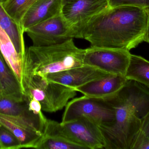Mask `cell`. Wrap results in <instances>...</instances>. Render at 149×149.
I'll return each mask as SVG.
<instances>
[{"mask_svg": "<svg viewBox=\"0 0 149 149\" xmlns=\"http://www.w3.org/2000/svg\"><path fill=\"white\" fill-rule=\"evenodd\" d=\"M148 22L145 8L109 7L89 22L82 38L89 42L91 46L130 50L144 41Z\"/></svg>", "mask_w": 149, "mask_h": 149, "instance_id": "cell-1", "label": "cell"}, {"mask_svg": "<svg viewBox=\"0 0 149 149\" xmlns=\"http://www.w3.org/2000/svg\"><path fill=\"white\" fill-rule=\"evenodd\" d=\"M104 99L115 111L112 124L100 127L104 149H133L141 131V120L149 113V88L127 80L120 91Z\"/></svg>", "mask_w": 149, "mask_h": 149, "instance_id": "cell-2", "label": "cell"}, {"mask_svg": "<svg viewBox=\"0 0 149 149\" xmlns=\"http://www.w3.org/2000/svg\"><path fill=\"white\" fill-rule=\"evenodd\" d=\"M85 49L78 48L71 38L62 43L26 49L23 68L46 75L83 65Z\"/></svg>", "mask_w": 149, "mask_h": 149, "instance_id": "cell-3", "label": "cell"}, {"mask_svg": "<svg viewBox=\"0 0 149 149\" xmlns=\"http://www.w3.org/2000/svg\"><path fill=\"white\" fill-rule=\"evenodd\" d=\"M22 87L24 94L38 101L42 110L55 113L63 109L75 97L72 87L48 80L43 75L35 74L23 68Z\"/></svg>", "mask_w": 149, "mask_h": 149, "instance_id": "cell-4", "label": "cell"}, {"mask_svg": "<svg viewBox=\"0 0 149 149\" xmlns=\"http://www.w3.org/2000/svg\"><path fill=\"white\" fill-rule=\"evenodd\" d=\"M43 134L63 137L84 149H104V139L100 127L86 118L65 123L47 119Z\"/></svg>", "mask_w": 149, "mask_h": 149, "instance_id": "cell-5", "label": "cell"}, {"mask_svg": "<svg viewBox=\"0 0 149 149\" xmlns=\"http://www.w3.org/2000/svg\"><path fill=\"white\" fill-rule=\"evenodd\" d=\"M80 118H86L98 126L111 125L115 120L113 108L104 98L84 96L68 102L62 118V123Z\"/></svg>", "mask_w": 149, "mask_h": 149, "instance_id": "cell-6", "label": "cell"}, {"mask_svg": "<svg viewBox=\"0 0 149 149\" xmlns=\"http://www.w3.org/2000/svg\"><path fill=\"white\" fill-rule=\"evenodd\" d=\"M130 55V50L126 49L91 46L85 49L83 65L125 77Z\"/></svg>", "mask_w": 149, "mask_h": 149, "instance_id": "cell-7", "label": "cell"}, {"mask_svg": "<svg viewBox=\"0 0 149 149\" xmlns=\"http://www.w3.org/2000/svg\"><path fill=\"white\" fill-rule=\"evenodd\" d=\"M109 8L108 0H74L63 6L62 14L71 29L73 38H82L89 22Z\"/></svg>", "mask_w": 149, "mask_h": 149, "instance_id": "cell-8", "label": "cell"}, {"mask_svg": "<svg viewBox=\"0 0 149 149\" xmlns=\"http://www.w3.org/2000/svg\"><path fill=\"white\" fill-rule=\"evenodd\" d=\"M31 39L33 46H50L62 43L73 35L70 26L62 14L33 25L25 31Z\"/></svg>", "mask_w": 149, "mask_h": 149, "instance_id": "cell-9", "label": "cell"}, {"mask_svg": "<svg viewBox=\"0 0 149 149\" xmlns=\"http://www.w3.org/2000/svg\"><path fill=\"white\" fill-rule=\"evenodd\" d=\"M0 113L23 119L42 133L47 120L43 114H38L30 109L24 95L21 98L0 95Z\"/></svg>", "mask_w": 149, "mask_h": 149, "instance_id": "cell-10", "label": "cell"}, {"mask_svg": "<svg viewBox=\"0 0 149 149\" xmlns=\"http://www.w3.org/2000/svg\"><path fill=\"white\" fill-rule=\"evenodd\" d=\"M96 67L83 65L69 70L43 75L48 80L74 88L109 75Z\"/></svg>", "mask_w": 149, "mask_h": 149, "instance_id": "cell-11", "label": "cell"}, {"mask_svg": "<svg viewBox=\"0 0 149 149\" xmlns=\"http://www.w3.org/2000/svg\"><path fill=\"white\" fill-rule=\"evenodd\" d=\"M125 76L109 74L103 78L92 80L74 88L84 95L95 98H105L116 93L126 84Z\"/></svg>", "mask_w": 149, "mask_h": 149, "instance_id": "cell-12", "label": "cell"}, {"mask_svg": "<svg viewBox=\"0 0 149 149\" xmlns=\"http://www.w3.org/2000/svg\"><path fill=\"white\" fill-rule=\"evenodd\" d=\"M0 123L10 130L18 139L22 148L36 149L42 136L26 121L18 117L0 113Z\"/></svg>", "mask_w": 149, "mask_h": 149, "instance_id": "cell-13", "label": "cell"}, {"mask_svg": "<svg viewBox=\"0 0 149 149\" xmlns=\"http://www.w3.org/2000/svg\"><path fill=\"white\" fill-rule=\"evenodd\" d=\"M63 7L62 0H37L24 14L20 25L25 32L28 28L60 14Z\"/></svg>", "mask_w": 149, "mask_h": 149, "instance_id": "cell-14", "label": "cell"}, {"mask_svg": "<svg viewBox=\"0 0 149 149\" xmlns=\"http://www.w3.org/2000/svg\"><path fill=\"white\" fill-rule=\"evenodd\" d=\"M0 52L21 84L24 57L18 54L9 37L1 27Z\"/></svg>", "mask_w": 149, "mask_h": 149, "instance_id": "cell-15", "label": "cell"}, {"mask_svg": "<svg viewBox=\"0 0 149 149\" xmlns=\"http://www.w3.org/2000/svg\"><path fill=\"white\" fill-rule=\"evenodd\" d=\"M0 27L8 34L18 54L24 57L25 49L24 33L21 25L15 21L0 3Z\"/></svg>", "mask_w": 149, "mask_h": 149, "instance_id": "cell-16", "label": "cell"}, {"mask_svg": "<svg viewBox=\"0 0 149 149\" xmlns=\"http://www.w3.org/2000/svg\"><path fill=\"white\" fill-rule=\"evenodd\" d=\"M0 85L2 95L15 98L24 96L20 81L0 52Z\"/></svg>", "mask_w": 149, "mask_h": 149, "instance_id": "cell-17", "label": "cell"}, {"mask_svg": "<svg viewBox=\"0 0 149 149\" xmlns=\"http://www.w3.org/2000/svg\"><path fill=\"white\" fill-rule=\"evenodd\" d=\"M125 77L149 88V61L141 56L131 54Z\"/></svg>", "mask_w": 149, "mask_h": 149, "instance_id": "cell-18", "label": "cell"}, {"mask_svg": "<svg viewBox=\"0 0 149 149\" xmlns=\"http://www.w3.org/2000/svg\"><path fill=\"white\" fill-rule=\"evenodd\" d=\"M37 0H5L2 3L8 14L20 24V22L29 9Z\"/></svg>", "mask_w": 149, "mask_h": 149, "instance_id": "cell-19", "label": "cell"}, {"mask_svg": "<svg viewBox=\"0 0 149 149\" xmlns=\"http://www.w3.org/2000/svg\"><path fill=\"white\" fill-rule=\"evenodd\" d=\"M37 149H84L81 146L57 136L42 134L37 145Z\"/></svg>", "mask_w": 149, "mask_h": 149, "instance_id": "cell-20", "label": "cell"}, {"mask_svg": "<svg viewBox=\"0 0 149 149\" xmlns=\"http://www.w3.org/2000/svg\"><path fill=\"white\" fill-rule=\"evenodd\" d=\"M0 144L1 149L22 148L21 143L16 136L6 127L0 123Z\"/></svg>", "mask_w": 149, "mask_h": 149, "instance_id": "cell-21", "label": "cell"}, {"mask_svg": "<svg viewBox=\"0 0 149 149\" xmlns=\"http://www.w3.org/2000/svg\"><path fill=\"white\" fill-rule=\"evenodd\" d=\"M110 8L122 6H133L149 8V0H108Z\"/></svg>", "mask_w": 149, "mask_h": 149, "instance_id": "cell-22", "label": "cell"}, {"mask_svg": "<svg viewBox=\"0 0 149 149\" xmlns=\"http://www.w3.org/2000/svg\"><path fill=\"white\" fill-rule=\"evenodd\" d=\"M133 149H149V138L140 132Z\"/></svg>", "mask_w": 149, "mask_h": 149, "instance_id": "cell-23", "label": "cell"}, {"mask_svg": "<svg viewBox=\"0 0 149 149\" xmlns=\"http://www.w3.org/2000/svg\"><path fill=\"white\" fill-rule=\"evenodd\" d=\"M141 132L149 138V113L141 120Z\"/></svg>", "mask_w": 149, "mask_h": 149, "instance_id": "cell-24", "label": "cell"}, {"mask_svg": "<svg viewBox=\"0 0 149 149\" xmlns=\"http://www.w3.org/2000/svg\"><path fill=\"white\" fill-rule=\"evenodd\" d=\"M146 9H147V13H148V22L147 32H146L144 41L149 43V8H147Z\"/></svg>", "mask_w": 149, "mask_h": 149, "instance_id": "cell-25", "label": "cell"}, {"mask_svg": "<svg viewBox=\"0 0 149 149\" xmlns=\"http://www.w3.org/2000/svg\"><path fill=\"white\" fill-rule=\"evenodd\" d=\"M73 1H74V0H62L63 6Z\"/></svg>", "mask_w": 149, "mask_h": 149, "instance_id": "cell-26", "label": "cell"}, {"mask_svg": "<svg viewBox=\"0 0 149 149\" xmlns=\"http://www.w3.org/2000/svg\"><path fill=\"white\" fill-rule=\"evenodd\" d=\"M2 92L1 88V85H0V95H2Z\"/></svg>", "mask_w": 149, "mask_h": 149, "instance_id": "cell-27", "label": "cell"}, {"mask_svg": "<svg viewBox=\"0 0 149 149\" xmlns=\"http://www.w3.org/2000/svg\"><path fill=\"white\" fill-rule=\"evenodd\" d=\"M5 0H0V3H3V2L5 1Z\"/></svg>", "mask_w": 149, "mask_h": 149, "instance_id": "cell-28", "label": "cell"}, {"mask_svg": "<svg viewBox=\"0 0 149 149\" xmlns=\"http://www.w3.org/2000/svg\"><path fill=\"white\" fill-rule=\"evenodd\" d=\"M0 149H1V144H0Z\"/></svg>", "mask_w": 149, "mask_h": 149, "instance_id": "cell-29", "label": "cell"}]
</instances>
